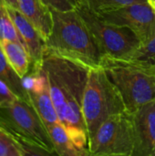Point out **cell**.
Wrapping results in <instances>:
<instances>
[{"label":"cell","mask_w":155,"mask_h":156,"mask_svg":"<svg viewBox=\"0 0 155 156\" xmlns=\"http://www.w3.org/2000/svg\"><path fill=\"white\" fill-rule=\"evenodd\" d=\"M10 16L12 17L17 31L26 48L31 58V68L37 69L42 67L46 54V41L37 31V29L16 8L6 5Z\"/></svg>","instance_id":"obj_11"},{"label":"cell","mask_w":155,"mask_h":156,"mask_svg":"<svg viewBox=\"0 0 155 156\" xmlns=\"http://www.w3.org/2000/svg\"><path fill=\"white\" fill-rule=\"evenodd\" d=\"M81 111L87 128L88 140L107 119L115 114L127 112L121 93L102 67L89 69Z\"/></svg>","instance_id":"obj_5"},{"label":"cell","mask_w":155,"mask_h":156,"mask_svg":"<svg viewBox=\"0 0 155 156\" xmlns=\"http://www.w3.org/2000/svg\"><path fill=\"white\" fill-rule=\"evenodd\" d=\"M153 8H154V9H155V6H154V7H153Z\"/></svg>","instance_id":"obj_24"},{"label":"cell","mask_w":155,"mask_h":156,"mask_svg":"<svg viewBox=\"0 0 155 156\" xmlns=\"http://www.w3.org/2000/svg\"><path fill=\"white\" fill-rule=\"evenodd\" d=\"M98 15L106 22L131 29L141 44L155 35V9L148 2L131 4Z\"/></svg>","instance_id":"obj_8"},{"label":"cell","mask_w":155,"mask_h":156,"mask_svg":"<svg viewBox=\"0 0 155 156\" xmlns=\"http://www.w3.org/2000/svg\"><path fill=\"white\" fill-rule=\"evenodd\" d=\"M42 2L51 10L59 12L76 10L79 5V0H42Z\"/></svg>","instance_id":"obj_20"},{"label":"cell","mask_w":155,"mask_h":156,"mask_svg":"<svg viewBox=\"0 0 155 156\" xmlns=\"http://www.w3.org/2000/svg\"><path fill=\"white\" fill-rule=\"evenodd\" d=\"M80 4L85 5L93 12L100 14L112 11L122 6L134 4L147 2V0H79Z\"/></svg>","instance_id":"obj_18"},{"label":"cell","mask_w":155,"mask_h":156,"mask_svg":"<svg viewBox=\"0 0 155 156\" xmlns=\"http://www.w3.org/2000/svg\"><path fill=\"white\" fill-rule=\"evenodd\" d=\"M147 2H148L150 5H152L153 7H154L155 6V0H147Z\"/></svg>","instance_id":"obj_23"},{"label":"cell","mask_w":155,"mask_h":156,"mask_svg":"<svg viewBox=\"0 0 155 156\" xmlns=\"http://www.w3.org/2000/svg\"><path fill=\"white\" fill-rule=\"evenodd\" d=\"M0 125L15 137L27 155L55 154L48 130L29 101L17 98L0 108Z\"/></svg>","instance_id":"obj_4"},{"label":"cell","mask_w":155,"mask_h":156,"mask_svg":"<svg viewBox=\"0 0 155 156\" xmlns=\"http://www.w3.org/2000/svg\"><path fill=\"white\" fill-rule=\"evenodd\" d=\"M42 67L48 78L51 97L59 122L73 143L89 153L88 133L81 106L90 69L49 54L45 55Z\"/></svg>","instance_id":"obj_1"},{"label":"cell","mask_w":155,"mask_h":156,"mask_svg":"<svg viewBox=\"0 0 155 156\" xmlns=\"http://www.w3.org/2000/svg\"><path fill=\"white\" fill-rule=\"evenodd\" d=\"M101 67L121 93L130 114L155 101V67L110 57L103 58Z\"/></svg>","instance_id":"obj_3"},{"label":"cell","mask_w":155,"mask_h":156,"mask_svg":"<svg viewBox=\"0 0 155 156\" xmlns=\"http://www.w3.org/2000/svg\"><path fill=\"white\" fill-rule=\"evenodd\" d=\"M17 98L19 97H17L11 89L0 80V108L9 105Z\"/></svg>","instance_id":"obj_21"},{"label":"cell","mask_w":155,"mask_h":156,"mask_svg":"<svg viewBox=\"0 0 155 156\" xmlns=\"http://www.w3.org/2000/svg\"><path fill=\"white\" fill-rule=\"evenodd\" d=\"M131 59L155 67V35L148 41L141 44Z\"/></svg>","instance_id":"obj_19"},{"label":"cell","mask_w":155,"mask_h":156,"mask_svg":"<svg viewBox=\"0 0 155 156\" xmlns=\"http://www.w3.org/2000/svg\"><path fill=\"white\" fill-rule=\"evenodd\" d=\"M27 155L24 147L2 125H0V156Z\"/></svg>","instance_id":"obj_17"},{"label":"cell","mask_w":155,"mask_h":156,"mask_svg":"<svg viewBox=\"0 0 155 156\" xmlns=\"http://www.w3.org/2000/svg\"><path fill=\"white\" fill-rule=\"evenodd\" d=\"M18 10L37 29L46 41L53 27L51 9L42 0H18Z\"/></svg>","instance_id":"obj_12"},{"label":"cell","mask_w":155,"mask_h":156,"mask_svg":"<svg viewBox=\"0 0 155 156\" xmlns=\"http://www.w3.org/2000/svg\"><path fill=\"white\" fill-rule=\"evenodd\" d=\"M0 45L12 69L23 79L29 72L32 66L31 58L26 47L22 43L11 40H1Z\"/></svg>","instance_id":"obj_13"},{"label":"cell","mask_w":155,"mask_h":156,"mask_svg":"<svg viewBox=\"0 0 155 156\" xmlns=\"http://www.w3.org/2000/svg\"><path fill=\"white\" fill-rule=\"evenodd\" d=\"M51 12L53 27L46 40V54L69 59L89 69L101 67L104 55L77 9Z\"/></svg>","instance_id":"obj_2"},{"label":"cell","mask_w":155,"mask_h":156,"mask_svg":"<svg viewBox=\"0 0 155 156\" xmlns=\"http://www.w3.org/2000/svg\"><path fill=\"white\" fill-rule=\"evenodd\" d=\"M131 115L135 139L133 156H155V101Z\"/></svg>","instance_id":"obj_10"},{"label":"cell","mask_w":155,"mask_h":156,"mask_svg":"<svg viewBox=\"0 0 155 156\" xmlns=\"http://www.w3.org/2000/svg\"><path fill=\"white\" fill-rule=\"evenodd\" d=\"M134 128L129 112L115 114L103 122L88 140L92 156H133Z\"/></svg>","instance_id":"obj_7"},{"label":"cell","mask_w":155,"mask_h":156,"mask_svg":"<svg viewBox=\"0 0 155 156\" xmlns=\"http://www.w3.org/2000/svg\"><path fill=\"white\" fill-rule=\"evenodd\" d=\"M0 80L4 81L17 97L28 101L27 93L23 84V79H21L15 72V70L8 63L1 45H0Z\"/></svg>","instance_id":"obj_15"},{"label":"cell","mask_w":155,"mask_h":156,"mask_svg":"<svg viewBox=\"0 0 155 156\" xmlns=\"http://www.w3.org/2000/svg\"><path fill=\"white\" fill-rule=\"evenodd\" d=\"M1 40H11L24 45L4 0H0V41Z\"/></svg>","instance_id":"obj_16"},{"label":"cell","mask_w":155,"mask_h":156,"mask_svg":"<svg viewBox=\"0 0 155 156\" xmlns=\"http://www.w3.org/2000/svg\"><path fill=\"white\" fill-rule=\"evenodd\" d=\"M4 2L5 3L6 5L18 9V0H4Z\"/></svg>","instance_id":"obj_22"},{"label":"cell","mask_w":155,"mask_h":156,"mask_svg":"<svg viewBox=\"0 0 155 156\" xmlns=\"http://www.w3.org/2000/svg\"><path fill=\"white\" fill-rule=\"evenodd\" d=\"M55 154L60 156H88L89 153L79 148L71 140L66 128L60 122L46 126Z\"/></svg>","instance_id":"obj_14"},{"label":"cell","mask_w":155,"mask_h":156,"mask_svg":"<svg viewBox=\"0 0 155 156\" xmlns=\"http://www.w3.org/2000/svg\"><path fill=\"white\" fill-rule=\"evenodd\" d=\"M28 101L41 117L45 126L59 122L51 97L48 78L43 67L31 68L23 78Z\"/></svg>","instance_id":"obj_9"},{"label":"cell","mask_w":155,"mask_h":156,"mask_svg":"<svg viewBox=\"0 0 155 156\" xmlns=\"http://www.w3.org/2000/svg\"><path fill=\"white\" fill-rule=\"evenodd\" d=\"M77 11L90 29L104 57L131 59L141 46V41L131 29L104 21L83 4L79 3Z\"/></svg>","instance_id":"obj_6"}]
</instances>
